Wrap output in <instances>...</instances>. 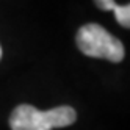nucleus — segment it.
I'll list each match as a JSON object with an SVG mask.
<instances>
[{"label": "nucleus", "mask_w": 130, "mask_h": 130, "mask_svg": "<svg viewBox=\"0 0 130 130\" xmlns=\"http://www.w3.org/2000/svg\"><path fill=\"white\" fill-rule=\"evenodd\" d=\"M77 113L72 107L61 105L49 111H39L31 105H17L10 116L11 130H52L75 122Z\"/></svg>", "instance_id": "nucleus-1"}, {"label": "nucleus", "mask_w": 130, "mask_h": 130, "mask_svg": "<svg viewBox=\"0 0 130 130\" xmlns=\"http://www.w3.org/2000/svg\"><path fill=\"white\" fill-rule=\"evenodd\" d=\"M75 41L82 53L91 58H105L108 61L119 63L125 53L122 42L99 24H86L80 27Z\"/></svg>", "instance_id": "nucleus-2"}, {"label": "nucleus", "mask_w": 130, "mask_h": 130, "mask_svg": "<svg viewBox=\"0 0 130 130\" xmlns=\"http://www.w3.org/2000/svg\"><path fill=\"white\" fill-rule=\"evenodd\" d=\"M113 11H115V16H116L119 25L128 28L130 27V6L128 5H116Z\"/></svg>", "instance_id": "nucleus-3"}, {"label": "nucleus", "mask_w": 130, "mask_h": 130, "mask_svg": "<svg viewBox=\"0 0 130 130\" xmlns=\"http://www.w3.org/2000/svg\"><path fill=\"white\" fill-rule=\"evenodd\" d=\"M97 8H100V10H104V11H113L115 8H116V3H115V0H94Z\"/></svg>", "instance_id": "nucleus-4"}, {"label": "nucleus", "mask_w": 130, "mask_h": 130, "mask_svg": "<svg viewBox=\"0 0 130 130\" xmlns=\"http://www.w3.org/2000/svg\"><path fill=\"white\" fill-rule=\"evenodd\" d=\"M0 58H2V47H0Z\"/></svg>", "instance_id": "nucleus-5"}]
</instances>
